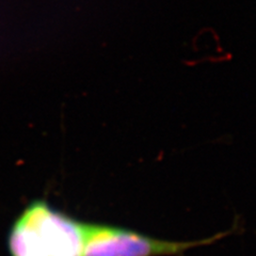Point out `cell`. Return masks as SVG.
Listing matches in <instances>:
<instances>
[{"label": "cell", "mask_w": 256, "mask_h": 256, "mask_svg": "<svg viewBox=\"0 0 256 256\" xmlns=\"http://www.w3.org/2000/svg\"><path fill=\"white\" fill-rule=\"evenodd\" d=\"M86 223L54 210L44 201L30 204L13 224L11 256H82Z\"/></svg>", "instance_id": "cell-1"}, {"label": "cell", "mask_w": 256, "mask_h": 256, "mask_svg": "<svg viewBox=\"0 0 256 256\" xmlns=\"http://www.w3.org/2000/svg\"><path fill=\"white\" fill-rule=\"evenodd\" d=\"M214 239L189 242H166L120 228L86 223L82 256L175 255L190 248L210 244Z\"/></svg>", "instance_id": "cell-2"}]
</instances>
